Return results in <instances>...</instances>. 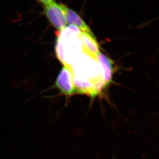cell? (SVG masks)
Instances as JSON below:
<instances>
[{"mask_svg": "<svg viewBox=\"0 0 159 159\" xmlns=\"http://www.w3.org/2000/svg\"><path fill=\"white\" fill-rule=\"evenodd\" d=\"M71 70L74 77L79 79L90 80L95 84L100 92L106 87L99 63L87 54L80 55L71 66Z\"/></svg>", "mask_w": 159, "mask_h": 159, "instance_id": "obj_1", "label": "cell"}, {"mask_svg": "<svg viewBox=\"0 0 159 159\" xmlns=\"http://www.w3.org/2000/svg\"><path fill=\"white\" fill-rule=\"evenodd\" d=\"M43 13L50 25L57 31H60L66 26L65 13L62 4H58L55 1L43 5Z\"/></svg>", "mask_w": 159, "mask_h": 159, "instance_id": "obj_2", "label": "cell"}, {"mask_svg": "<svg viewBox=\"0 0 159 159\" xmlns=\"http://www.w3.org/2000/svg\"><path fill=\"white\" fill-rule=\"evenodd\" d=\"M72 78L71 67L64 66L57 76L55 86L65 96H71L76 93Z\"/></svg>", "mask_w": 159, "mask_h": 159, "instance_id": "obj_3", "label": "cell"}, {"mask_svg": "<svg viewBox=\"0 0 159 159\" xmlns=\"http://www.w3.org/2000/svg\"><path fill=\"white\" fill-rule=\"evenodd\" d=\"M78 37L82 43V53L98 62L97 56L100 52L99 46L94 35L81 31Z\"/></svg>", "mask_w": 159, "mask_h": 159, "instance_id": "obj_4", "label": "cell"}, {"mask_svg": "<svg viewBox=\"0 0 159 159\" xmlns=\"http://www.w3.org/2000/svg\"><path fill=\"white\" fill-rule=\"evenodd\" d=\"M62 6L65 13L66 24H68L69 25H72L76 26L82 32L94 35L89 27L76 11L64 4H62Z\"/></svg>", "mask_w": 159, "mask_h": 159, "instance_id": "obj_5", "label": "cell"}, {"mask_svg": "<svg viewBox=\"0 0 159 159\" xmlns=\"http://www.w3.org/2000/svg\"><path fill=\"white\" fill-rule=\"evenodd\" d=\"M72 78L77 93L85 94L94 98L101 93L95 84L90 80L79 79L73 76Z\"/></svg>", "mask_w": 159, "mask_h": 159, "instance_id": "obj_6", "label": "cell"}, {"mask_svg": "<svg viewBox=\"0 0 159 159\" xmlns=\"http://www.w3.org/2000/svg\"><path fill=\"white\" fill-rule=\"evenodd\" d=\"M98 63L101 69L102 79L106 86L111 82L113 75V61L105 54L99 52L97 56Z\"/></svg>", "mask_w": 159, "mask_h": 159, "instance_id": "obj_7", "label": "cell"}, {"mask_svg": "<svg viewBox=\"0 0 159 159\" xmlns=\"http://www.w3.org/2000/svg\"><path fill=\"white\" fill-rule=\"evenodd\" d=\"M39 2L42 3L43 5H47L54 2V0H37Z\"/></svg>", "mask_w": 159, "mask_h": 159, "instance_id": "obj_8", "label": "cell"}]
</instances>
